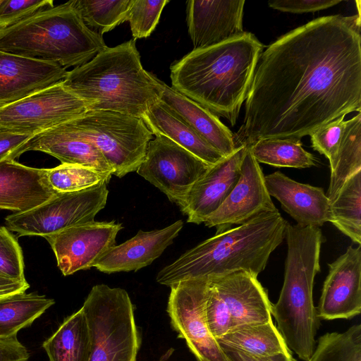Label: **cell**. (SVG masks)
I'll use <instances>...</instances> for the list:
<instances>
[{"label": "cell", "instance_id": "obj_20", "mask_svg": "<svg viewBox=\"0 0 361 361\" xmlns=\"http://www.w3.org/2000/svg\"><path fill=\"white\" fill-rule=\"evenodd\" d=\"M183 227V221L178 220L163 228L149 231L140 230L134 237L103 253L92 267L106 274L136 271L160 257L173 243Z\"/></svg>", "mask_w": 361, "mask_h": 361}, {"label": "cell", "instance_id": "obj_44", "mask_svg": "<svg viewBox=\"0 0 361 361\" xmlns=\"http://www.w3.org/2000/svg\"><path fill=\"white\" fill-rule=\"evenodd\" d=\"M30 285L26 280H18L0 276V299L25 292Z\"/></svg>", "mask_w": 361, "mask_h": 361}, {"label": "cell", "instance_id": "obj_29", "mask_svg": "<svg viewBox=\"0 0 361 361\" xmlns=\"http://www.w3.org/2000/svg\"><path fill=\"white\" fill-rule=\"evenodd\" d=\"M331 222L353 242L361 245V171L351 176L330 202Z\"/></svg>", "mask_w": 361, "mask_h": 361}, {"label": "cell", "instance_id": "obj_25", "mask_svg": "<svg viewBox=\"0 0 361 361\" xmlns=\"http://www.w3.org/2000/svg\"><path fill=\"white\" fill-rule=\"evenodd\" d=\"M142 119L152 135L166 137L210 166L224 157L160 100Z\"/></svg>", "mask_w": 361, "mask_h": 361}, {"label": "cell", "instance_id": "obj_11", "mask_svg": "<svg viewBox=\"0 0 361 361\" xmlns=\"http://www.w3.org/2000/svg\"><path fill=\"white\" fill-rule=\"evenodd\" d=\"M87 111L83 102L61 82L0 107V132L35 136Z\"/></svg>", "mask_w": 361, "mask_h": 361}, {"label": "cell", "instance_id": "obj_1", "mask_svg": "<svg viewBox=\"0 0 361 361\" xmlns=\"http://www.w3.org/2000/svg\"><path fill=\"white\" fill-rule=\"evenodd\" d=\"M353 111H361L360 15L323 16L262 51L237 140L301 139Z\"/></svg>", "mask_w": 361, "mask_h": 361}, {"label": "cell", "instance_id": "obj_6", "mask_svg": "<svg viewBox=\"0 0 361 361\" xmlns=\"http://www.w3.org/2000/svg\"><path fill=\"white\" fill-rule=\"evenodd\" d=\"M107 47L102 36L85 24L72 0L0 30V51L66 69L89 62Z\"/></svg>", "mask_w": 361, "mask_h": 361}, {"label": "cell", "instance_id": "obj_32", "mask_svg": "<svg viewBox=\"0 0 361 361\" xmlns=\"http://www.w3.org/2000/svg\"><path fill=\"white\" fill-rule=\"evenodd\" d=\"M133 0H72L85 24L101 36L127 21Z\"/></svg>", "mask_w": 361, "mask_h": 361}, {"label": "cell", "instance_id": "obj_38", "mask_svg": "<svg viewBox=\"0 0 361 361\" xmlns=\"http://www.w3.org/2000/svg\"><path fill=\"white\" fill-rule=\"evenodd\" d=\"M53 6L52 0H0V30Z\"/></svg>", "mask_w": 361, "mask_h": 361}, {"label": "cell", "instance_id": "obj_40", "mask_svg": "<svg viewBox=\"0 0 361 361\" xmlns=\"http://www.w3.org/2000/svg\"><path fill=\"white\" fill-rule=\"evenodd\" d=\"M341 2V0H271L268 5L283 12L303 13L326 9Z\"/></svg>", "mask_w": 361, "mask_h": 361}, {"label": "cell", "instance_id": "obj_9", "mask_svg": "<svg viewBox=\"0 0 361 361\" xmlns=\"http://www.w3.org/2000/svg\"><path fill=\"white\" fill-rule=\"evenodd\" d=\"M108 195L105 183L82 191L57 192L35 208L8 215L5 224L19 236L44 237L94 221L105 207Z\"/></svg>", "mask_w": 361, "mask_h": 361}, {"label": "cell", "instance_id": "obj_30", "mask_svg": "<svg viewBox=\"0 0 361 361\" xmlns=\"http://www.w3.org/2000/svg\"><path fill=\"white\" fill-rule=\"evenodd\" d=\"M361 171V112L345 121L336 166L331 171L327 197L334 199L344 183Z\"/></svg>", "mask_w": 361, "mask_h": 361}, {"label": "cell", "instance_id": "obj_36", "mask_svg": "<svg viewBox=\"0 0 361 361\" xmlns=\"http://www.w3.org/2000/svg\"><path fill=\"white\" fill-rule=\"evenodd\" d=\"M344 118L345 116H341L320 127L310 135L312 148L329 159L331 171L336 166L345 125Z\"/></svg>", "mask_w": 361, "mask_h": 361}, {"label": "cell", "instance_id": "obj_33", "mask_svg": "<svg viewBox=\"0 0 361 361\" xmlns=\"http://www.w3.org/2000/svg\"><path fill=\"white\" fill-rule=\"evenodd\" d=\"M307 361H361V325L343 332L326 333L319 337Z\"/></svg>", "mask_w": 361, "mask_h": 361}, {"label": "cell", "instance_id": "obj_45", "mask_svg": "<svg viewBox=\"0 0 361 361\" xmlns=\"http://www.w3.org/2000/svg\"><path fill=\"white\" fill-rule=\"evenodd\" d=\"M357 7H358V8H359V7H360V4H358V5H357ZM358 14H360V9H358Z\"/></svg>", "mask_w": 361, "mask_h": 361}, {"label": "cell", "instance_id": "obj_17", "mask_svg": "<svg viewBox=\"0 0 361 361\" xmlns=\"http://www.w3.org/2000/svg\"><path fill=\"white\" fill-rule=\"evenodd\" d=\"M245 0H190L186 20L193 49L207 48L243 32Z\"/></svg>", "mask_w": 361, "mask_h": 361}, {"label": "cell", "instance_id": "obj_13", "mask_svg": "<svg viewBox=\"0 0 361 361\" xmlns=\"http://www.w3.org/2000/svg\"><path fill=\"white\" fill-rule=\"evenodd\" d=\"M122 228V224L115 221H93L44 238L51 245L62 274L69 276L92 268L103 253L116 245Z\"/></svg>", "mask_w": 361, "mask_h": 361}, {"label": "cell", "instance_id": "obj_22", "mask_svg": "<svg viewBox=\"0 0 361 361\" xmlns=\"http://www.w3.org/2000/svg\"><path fill=\"white\" fill-rule=\"evenodd\" d=\"M56 193L48 183L47 169L27 166L15 160L0 163V209L25 212Z\"/></svg>", "mask_w": 361, "mask_h": 361}, {"label": "cell", "instance_id": "obj_19", "mask_svg": "<svg viewBox=\"0 0 361 361\" xmlns=\"http://www.w3.org/2000/svg\"><path fill=\"white\" fill-rule=\"evenodd\" d=\"M226 303L232 328L272 321L271 302L257 276L244 271L208 277Z\"/></svg>", "mask_w": 361, "mask_h": 361}, {"label": "cell", "instance_id": "obj_18", "mask_svg": "<svg viewBox=\"0 0 361 361\" xmlns=\"http://www.w3.org/2000/svg\"><path fill=\"white\" fill-rule=\"evenodd\" d=\"M59 65L0 51V107L63 81Z\"/></svg>", "mask_w": 361, "mask_h": 361}, {"label": "cell", "instance_id": "obj_8", "mask_svg": "<svg viewBox=\"0 0 361 361\" xmlns=\"http://www.w3.org/2000/svg\"><path fill=\"white\" fill-rule=\"evenodd\" d=\"M63 124L92 142L118 178L137 170L153 135L141 118L111 111H87Z\"/></svg>", "mask_w": 361, "mask_h": 361}, {"label": "cell", "instance_id": "obj_3", "mask_svg": "<svg viewBox=\"0 0 361 361\" xmlns=\"http://www.w3.org/2000/svg\"><path fill=\"white\" fill-rule=\"evenodd\" d=\"M288 224L279 210L263 212L187 250L161 269L156 280L169 287L190 278L240 271L258 276L264 270L272 252L285 239Z\"/></svg>", "mask_w": 361, "mask_h": 361}, {"label": "cell", "instance_id": "obj_34", "mask_svg": "<svg viewBox=\"0 0 361 361\" xmlns=\"http://www.w3.org/2000/svg\"><path fill=\"white\" fill-rule=\"evenodd\" d=\"M111 174L100 172L93 168L61 164L47 169L49 186L56 192H73L87 190L102 183H109Z\"/></svg>", "mask_w": 361, "mask_h": 361}, {"label": "cell", "instance_id": "obj_27", "mask_svg": "<svg viewBox=\"0 0 361 361\" xmlns=\"http://www.w3.org/2000/svg\"><path fill=\"white\" fill-rule=\"evenodd\" d=\"M42 347L49 361H89L91 340L82 309L66 317Z\"/></svg>", "mask_w": 361, "mask_h": 361}, {"label": "cell", "instance_id": "obj_10", "mask_svg": "<svg viewBox=\"0 0 361 361\" xmlns=\"http://www.w3.org/2000/svg\"><path fill=\"white\" fill-rule=\"evenodd\" d=\"M208 283V277H196L172 284L167 312L173 329L185 341L196 361H230L207 323Z\"/></svg>", "mask_w": 361, "mask_h": 361}, {"label": "cell", "instance_id": "obj_43", "mask_svg": "<svg viewBox=\"0 0 361 361\" xmlns=\"http://www.w3.org/2000/svg\"><path fill=\"white\" fill-rule=\"evenodd\" d=\"M230 361H297L292 353H281L270 357H255L243 352L223 349Z\"/></svg>", "mask_w": 361, "mask_h": 361}, {"label": "cell", "instance_id": "obj_39", "mask_svg": "<svg viewBox=\"0 0 361 361\" xmlns=\"http://www.w3.org/2000/svg\"><path fill=\"white\" fill-rule=\"evenodd\" d=\"M205 315L209 329L216 339L221 338L231 329L230 312L224 300L209 281L205 302Z\"/></svg>", "mask_w": 361, "mask_h": 361}, {"label": "cell", "instance_id": "obj_12", "mask_svg": "<svg viewBox=\"0 0 361 361\" xmlns=\"http://www.w3.org/2000/svg\"><path fill=\"white\" fill-rule=\"evenodd\" d=\"M210 165L164 135L149 141L144 161L136 171L180 209L193 184Z\"/></svg>", "mask_w": 361, "mask_h": 361}, {"label": "cell", "instance_id": "obj_2", "mask_svg": "<svg viewBox=\"0 0 361 361\" xmlns=\"http://www.w3.org/2000/svg\"><path fill=\"white\" fill-rule=\"evenodd\" d=\"M263 49L253 34L243 32L193 49L171 65V87L234 126Z\"/></svg>", "mask_w": 361, "mask_h": 361}, {"label": "cell", "instance_id": "obj_28", "mask_svg": "<svg viewBox=\"0 0 361 361\" xmlns=\"http://www.w3.org/2000/svg\"><path fill=\"white\" fill-rule=\"evenodd\" d=\"M54 300L36 293H19L0 299V339L17 338L18 332L30 326Z\"/></svg>", "mask_w": 361, "mask_h": 361}, {"label": "cell", "instance_id": "obj_7", "mask_svg": "<svg viewBox=\"0 0 361 361\" xmlns=\"http://www.w3.org/2000/svg\"><path fill=\"white\" fill-rule=\"evenodd\" d=\"M81 308L90 330L89 361H137L140 337L126 290L95 285Z\"/></svg>", "mask_w": 361, "mask_h": 361}, {"label": "cell", "instance_id": "obj_5", "mask_svg": "<svg viewBox=\"0 0 361 361\" xmlns=\"http://www.w3.org/2000/svg\"><path fill=\"white\" fill-rule=\"evenodd\" d=\"M285 238L284 281L278 301L271 304V316L289 350L307 361L315 348L319 326L312 291L324 238L319 227L288 223Z\"/></svg>", "mask_w": 361, "mask_h": 361}, {"label": "cell", "instance_id": "obj_42", "mask_svg": "<svg viewBox=\"0 0 361 361\" xmlns=\"http://www.w3.org/2000/svg\"><path fill=\"white\" fill-rule=\"evenodd\" d=\"M30 355L17 338L0 339V361H27Z\"/></svg>", "mask_w": 361, "mask_h": 361}, {"label": "cell", "instance_id": "obj_37", "mask_svg": "<svg viewBox=\"0 0 361 361\" xmlns=\"http://www.w3.org/2000/svg\"><path fill=\"white\" fill-rule=\"evenodd\" d=\"M0 276L25 280L22 250L7 228L0 226Z\"/></svg>", "mask_w": 361, "mask_h": 361}, {"label": "cell", "instance_id": "obj_23", "mask_svg": "<svg viewBox=\"0 0 361 361\" xmlns=\"http://www.w3.org/2000/svg\"><path fill=\"white\" fill-rule=\"evenodd\" d=\"M23 149L24 152H44L56 158L61 164L88 166L113 174L111 168L98 148L63 123L33 136Z\"/></svg>", "mask_w": 361, "mask_h": 361}, {"label": "cell", "instance_id": "obj_24", "mask_svg": "<svg viewBox=\"0 0 361 361\" xmlns=\"http://www.w3.org/2000/svg\"><path fill=\"white\" fill-rule=\"evenodd\" d=\"M160 101L184 120L202 139L223 157L237 148L235 138L217 116L161 80Z\"/></svg>", "mask_w": 361, "mask_h": 361}, {"label": "cell", "instance_id": "obj_41", "mask_svg": "<svg viewBox=\"0 0 361 361\" xmlns=\"http://www.w3.org/2000/svg\"><path fill=\"white\" fill-rule=\"evenodd\" d=\"M33 136L0 132V163L15 160L24 153L25 145Z\"/></svg>", "mask_w": 361, "mask_h": 361}, {"label": "cell", "instance_id": "obj_4", "mask_svg": "<svg viewBox=\"0 0 361 361\" xmlns=\"http://www.w3.org/2000/svg\"><path fill=\"white\" fill-rule=\"evenodd\" d=\"M62 84L88 111H111L141 118L161 95V80L142 67L134 39L107 47L68 71Z\"/></svg>", "mask_w": 361, "mask_h": 361}, {"label": "cell", "instance_id": "obj_16", "mask_svg": "<svg viewBox=\"0 0 361 361\" xmlns=\"http://www.w3.org/2000/svg\"><path fill=\"white\" fill-rule=\"evenodd\" d=\"M247 149L246 145H238L232 154L211 165L193 184L180 209L187 216V222L204 223L221 206L238 181Z\"/></svg>", "mask_w": 361, "mask_h": 361}, {"label": "cell", "instance_id": "obj_21", "mask_svg": "<svg viewBox=\"0 0 361 361\" xmlns=\"http://www.w3.org/2000/svg\"><path fill=\"white\" fill-rule=\"evenodd\" d=\"M264 183L297 224L319 228L329 221L330 201L323 188L297 182L280 171L265 176Z\"/></svg>", "mask_w": 361, "mask_h": 361}, {"label": "cell", "instance_id": "obj_15", "mask_svg": "<svg viewBox=\"0 0 361 361\" xmlns=\"http://www.w3.org/2000/svg\"><path fill=\"white\" fill-rule=\"evenodd\" d=\"M317 310L325 320L351 319L361 312V245L349 246L329 264Z\"/></svg>", "mask_w": 361, "mask_h": 361}, {"label": "cell", "instance_id": "obj_26", "mask_svg": "<svg viewBox=\"0 0 361 361\" xmlns=\"http://www.w3.org/2000/svg\"><path fill=\"white\" fill-rule=\"evenodd\" d=\"M216 341L222 349L238 350L255 357L291 353L272 321L234 327Z\"/></svg>", "mask_w": 361, "mask_h": 361}, {"label": "cell", "instance_id": "obj_31", "mask_svg": "<svg viewBox=\"0 0 361 361\" xmlns=\"http://www.w3.org/2000/svg\"><path fill=\"white\" fill-rule=\"evenodd\" d=\"M247 147L258 163L275 167L305 169L317 164L315 157L303 149L300 139L260 140Z\"/></svg>", "mask_w": 361, "mask_h": 361}, {"label": "cell", "instance_id": "obj_35", "mask_svg": "<svg viewBox=\"0 0 361 361\" xmlns=\"http://www.w3.org/2000/svg\"><path fill=\"white\" fill-rule=\"evenodd\" d=\"M168 0H133L128 12L132 35L135 39L149 37L157 27Z\"/></svg>", "mask_w": 361, "mask_h": 361}, {"label": "cell", "instance_id": "obj_14", "mask_svg": "<svg viewBox=\"0 0 361 361\" xmlns=\"http://www.w3.org/2000/svg\"><path fill=\"white\" fill-rule=\"evenodd\" d=\"M276 210L267 190L259 164L247 147L238 181L221 206L204 224L209 228L215 227L216 233H220L233 225H241L263 212Z\"/></svg>", "mask_w": 361, "mask_h": 361}]
</instances>
